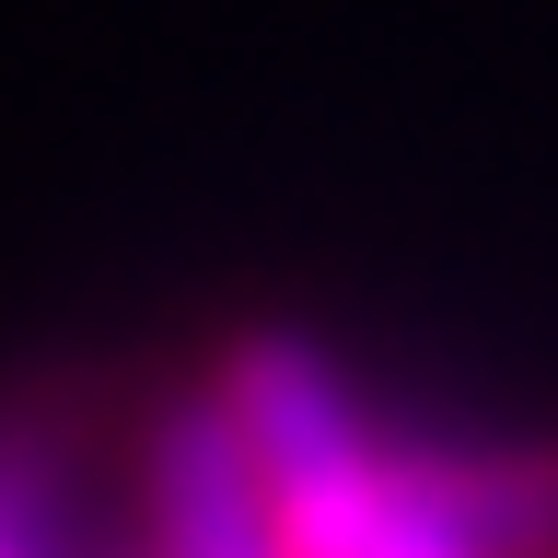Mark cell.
<instances>
[{
    "mask_svg": "<svg viewBox=\"0 0 558 558\" xmlns=\"http://www.w3.org/2000/svg\"><path fill=\"white\" fill-rule=\"evenodd\" d=\"M35 535H47V512H35V465L0 453V558H35Z\"/></svg>",
    "mask_w": 558,
    "mask_h": 558,
    "instance_id": "4",
    "label": "cell"
},
{
    "mask_svg": "<svg viewBox=\"0 0 558 558\" xmlns=\"http://www.w3.org/2000/svg\"><path fill=\"white\" fill-rule=\"evenodd\" d=\"M221 408L279 500V558H465L408 488V453L373 442L361 396L314 338H244Z\"/></svg>",
    "mask_w": 558,
    "mask_h": 558,
    "instance_id": "1",
    "label": "cell"
},
{
    "mask_svg": "<svg viewBox=\"0 0 558 558\" xmlns=\"http://www.w3.org/2000/svg\"><path fill=\"white\" fill-rule=\"evenodd\" d=\"M151 523H163V558H279V500L221 396L151 430Z\"/></svg>",
    "mask_w": 558,
    "mask_h": 558,
    "instance_id": "2",
    "label": "cell"
},
{
    "mask_svg": "<svg viewBox=\"0 0 558 558\" xmlns=\"http://www.w3.org/2000/svg\"><path fill=\"white\" fill-rule=\"evenodd\" d=\"M408 488L465 558H558V442L408 453Z\"/></svg>",
    "mask_w": 558,
    "mask_h": 558,
    "instance_id": "3",
    "label": "cell"
}]
</instances>
